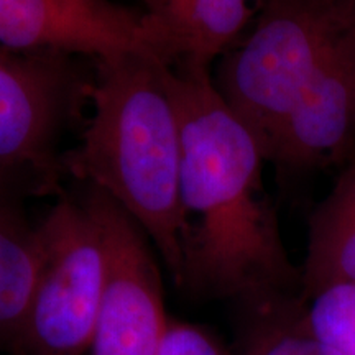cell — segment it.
<instances>
[{
	"mask_svg": "<svg viewBox=\"0 0 355 355\" xmlns=\"http://www.w3.org/2000/svg\"><path fill=\"white\" fill-rule=\"evenodd\" d=\"M355 153V20L327 46L283 123L268 163L282 181Z\"/></svg>",
	"mask_w": 355,
	"mask_h": 355,
	"instance_id": "cell-8",
	"label": "cell"
},
{
	"mask_svg": "<svg viewBox=\"0 0 355 355\" xmlns=\"http://www.w3.org/2000/svg\"><path fill=\"white\" fill-rule=\"evenodd\" d=\"M170 66L139 53L94 60L91 109L63 170L139 222L178 288L183 132Z\"/></svg>",
	"mask_w": 355,
	"mask_h": 355,
	"instance_id": "cell-2",
	"label": "cell"
},
{
	"mask_svg": "<svg viewBox=\"0 0 355 355\" xmlns=\"http://www.w3.org/2000/svg\"><path fill=\"white\" fill-rule=\"evenodd\" d=\"M306 303V319L324 355H355V283L324 288Z\"/></svg>",
	"mask_w": 355,
	"mask_h": 355,
	"instance_id": "cell-13",
	"label": "cell"
},
{
	"mask_svg": "<svg viewBox=\"0 0 355 355\" xmlns=\"http://www.w3.org/2000/svg\"><path fill=\"white\" fill-rule=\"evenodd\" d=\"M234 306V355H324L309 331L301 295L265 296Z\"/></svg>",
	"mask_w": 355,
	"mask_h": 355,
	"instance_id": "cell-12",
	"label": "cell"
},
{
	"mask_svg": "<svg viewBox=\"0 0 355 355\" xmlns=\"http://www.w3.org/2000/svg\"><path fill=\"white\" fill-rule=\"evenodd\" d=\"M355 20V0H261L212 81L270 159L283 123L327 46Z\"/></svg>",
	"mask_w": 355,
	"mask_h": 355,
	"instance_id": "cell-3",
	"label": "cell"
},
{
	"mask_svg": "<svg viewBox=\"0 0 355 355\" xmlns=\"http://www.w3.org/2000/svg\"><path fill=\"white\" fill-rule=\"evenodd\" d=\"M37 224L43 265L13 355H89L105 279L101 227L68 193Z\"/></svg>",
	"mask_w": 355,
	"mask_h": 355,
	"instance_id": "cell-5",
	"label": "cell"
},
{
	"mask_svg": "<svg viewBox=\"0 0 355 355\" xmlns=\"http://www.w3.org/2000/svg\"><path fill=\"white\" fill-rule=\"evenodd\" d=\"M79 198L96 217L105 245L104 290L89 355H157L170 318L153 243L101 189L81 184Z\"/></svg>",
	"mask_w": 355,
	"mask_h": 355,
	"instance_id": "cell-6",
	"label": "cell"
},
{
	"mask_svg": "<svg viewBox=\"0 0 355 355\" xmlns=\"http://www.w3.org/2000/svg\"><path fill=\"white\" fill-rule=\"evenodd\" d=\"M261 0H141L140 10L163 35L176 63L211 68L243 37Z\"/></svg>",
	"mask_w": 355,
	"mask_h": 355,
	"instance_id": "cell-9",
	"label": "cell"
},
{
	"mask_svg": "<svg viewBox=\"0 0 355 355\" xmlns=\"http://www.w3.org/2000/svg\"><path fill=\"white\" fill-rule=\"evenodd\" d=\"M94 60L0 48V188L17 198L64 194L66 137L91 109Z\"/></svg>",
	"mask_w": 355,
	"mask_h": 355,
	"instance_id": "cell-4",
	"label": "cell"
},
{
	"mask_svg": "<svg viewBox=\"0 0 355 355\" xmlns=\"http://www.w3.org/2000/svg\"><path fill=\"white\" fill-rule=\"evenodd\" d=\"M157 355H230V352L207 327L170 318Z\"/></svg>",
	"mask_w": 355,
	"mask_h": 355,
	"instance_id": "cell-14",
	"label": "cell"
},
{
	"mask_svg": "<svg viewBox=\"0 0 355 355\" xmlns=\"http://www.w3.org/2000/svg\"><path fill=\"white\" fill-rule=\"evenodd\" d=\"M168 78L183 132L178 290L232 304L301 295V268L265 191L259 140L222 99L211 68L171 64Z\"/></svg>",
	"mask_w": 355,
	"mask_h": 355,
	"instance_id": "cell-1",
	"label": "cell"
},
{
	"mask_svg": "<svg viewBox=\"0 0 355 355\" xmlns=\"http://www.w3.org/2000/svg\"><path fill=\"white\" fill-rule=\"evenodd\" d=\"M42 265L38 224L25 216L24 199L0 188V355L15 352Z\"/></svg>",
	"mask_w": 355,
	"mask_h": 355,
	"instance_id": "cell-11",
	"label": "cell"
},
{
	"mask_svg": "<svg viewBox=\"0 0 355 355\" xmlns=\"http://www.w3.org/2000/svg\"><path fill=\"white\" fill-rule=\"evenodd\" d=\"M355 283V158L309 217L308 248L301 266V298L324 288Z\"/></svg>",
	"mask_w": 355,
	"mask_h": 355,
	"instance_id": "cell-10",
	"label": "cell"
},
{
	"mask_svg": "<svg viewBox=\"0 0 355 355\" xmlns=\"http://www.w3.org/2000/svg\"><path fill=\"white\" fill-rule=\"evenodd\" d=\"M0 48L89 60L139 53L176 63L171 46L144 12L112 0H0Z\"/></svg>",
	"mask_w": 355,
	"mask_h": 355,
	"instance_id": "cell-7",
	"label": "cell"
}]
</instances>
